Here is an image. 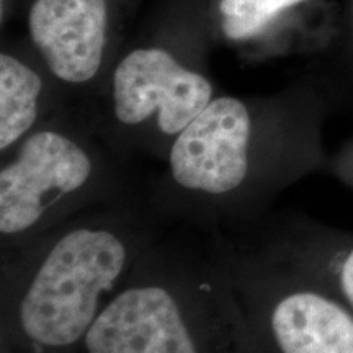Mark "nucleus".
Masks as SVG:
<instances>
[{"instance_id":"f257e3e1","label":"nucleus","mask_w":353,"mask_h":353,"mask_svg":"<svg viewBox=\"0 0 353 353\" xmlns=\"http://www.w3.org/2000/svg\"><path fill=\"white\" fill-rule=\"evenodd\" d=\"M327 94L309 74L263 95L218 94L172 144L148 198L169 226L242 231L286 190L324 172Z\"/></svg>"},{"instance_id":"6e6552de","label":"nucleus","mask_w":353,"mask_h":353,"mask_svg":"<svg viewBox=\"0 0 353 353\" xmlns=\"http://www.w3.org/2000/svg\"><path fill=\"white\" fill-rule=\"evenodd\" d=\"M224 236L306 273L353 309V232L301 213L272 211L252 226Z\"/></svg>"},{"instance_id":"7ed1b4c3","label":"nucleus","mask_w":353,"mask_h":353,"mask_svg":"<svg viewBox=\"0 0 353 353\" xmlns=\"http://www.w3.org/2000/svg\"><path fill=\"white\" fill-rule=\"evenodd\" d=\"M213 6L214 0L161 2L83 105L118 156L164 162L176 138L219 94L208 64L218 43Z\"/></svg>"},{"instance_id":"20e7f679","label":"nucleus","mask_w":353,"mask_h":353,"mask_svg":"<svg viewBox=\"0 0 353 353\" xmlns=\"http://www.w3.org/2000/svg\"><path fill=\"white\" fill-rule=\"evenodd\" d=\"M79 353H247L239 306L208 234L167 229Z\"/></svg>"},{"instance_id":"f03ea898","label":"nucleus","mask_w":353,"mask_h":353,"mask_svg":"<svg viewBox=\"0 0 353 353\" xmlns=\"http://www.w3.org/2000/svg\"><path fill=\"white\" fill-rule=\"evenodd\" d=\"M169 228L144 195L87 210L0 252V353H79Z\"/></svg>"},{"instance_id":"0eeeda50","label":"nucleus","mask_w":353,"mask_h":353,"mask_svg":"<svg viewBox=\"0 0 353 353\" xmlns=\"http://www.w3.org/2000/svg\"><path fill=\"white\" fill-rule=\"evenodd\" d=\"M25 37L72 103L87 105L125 46L141 0H20Z\"/></svg>"},{"instance_id":"9b49d317","label":"nucleus","mask_w":353,"mask_h":353,"mask_svg":"<svg viewBox=\"0 0 353 353\" xmlns=\"http://www.w3.org/2000/svg\"><path fill=\"white\" fill-rule=\"evenodd\" d=\"M321 64L312 72L332 107L353 110V0H343L337 12L334 37L319 52Z\"/></svg>"},{"instance_id":"1a4fd4ad","label":"nucleus","mask_w":353,"mask_h":353,"mask_svg":"<svg viewBox=\"0 0 353 353\" xmlns=\"http://www.w3.org/2000/svg\"><path fill=\"white\" fill-rule=\"evenodd\" d=\"M321 0H214L218 43L250 61L290 52H322L327 39L307 30L322 13Z\"/></svg>"},{"instance_id":"9d476101","label":"nucleus","mask_w":353,"mask_h":353,"mask_svg":"<svg viewBox=\"0 0 353 353\" xmlns=\"http://www.w3.org/2000/svg\"><path fill=\"white\" fill-rule=\"evenodd\" d=\"M63 87L26 37H8L0 48V157L70 105Z\"/></svg>"},{"instance_id":"f8f14e48","label":"nucleus","mask_w":353,"mask_h":353,"mask_svg":"<svg viewBox=\"0 0 353 353\" xmlns=\"http://www.w3.org/2000/svg\"><path fill=\"white\" fill-rule=\"evenodd\" d=\"M324 172L353 190V138L348 139L337 152L329 156Z\"/></svg>"},{"instance_id":"423d86ee","label":"nucleus","mask_w":353,"mask_h":353,"mask_svg":"<svg viewBox=\"0 0 353 353\" xmlns=\"http://www.w3.org/2000/svg\"><path fill=\"white\" fill-rule=\"evenodd\" d=\"M239 306L247 353H353V309L306 273L206 232Z\"/></svg>"},{"instance_id":"39448f33","label":"nucleus","mask_w":353,"mask_h":353,"mask_svg":"<svg viewBox=\"0 0 353 353\" xmlns=\"http://www.w3.org/2000/svg\"><path fill=\"white\" fill-rule=\"evenodd\" d=\"M148 195L83 105L70 103L21 139L0 167V252L87 210Z\"/></svg>"}]
</instances>
